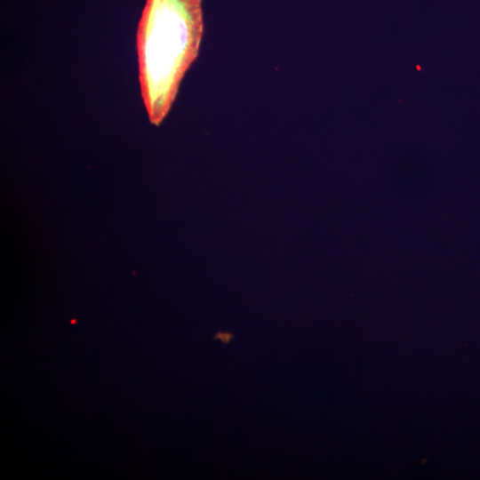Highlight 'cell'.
<instances>
[{
	"label": "cell",
	"mask_w": 480,
	"mask_h": 480,
	"mask_svg": "<svg viewBox=\"0 0 480 480\" xmlns=\"http://www.w3.org/2000/svg\"><path fill=\"white\" fill-rule=\"evenodd\" d=\"M203 0H147L137 29L141 98L159 125L197 58L204 36Z\"/></svg>",
	"instance_id": "obj_1"
},
{
	"label": "cell",
	"mask_w": 480,
	"mask_h": 480,
	"mask_svg": "<svg viewBox=\"0 0 480 480\" xmlns=\"http://www.w3.org/2000/svg\"><path fill=\"white\" fill-rule=\"evenodd\" d=\"M232 333L228 332H217L213 339H220L222 343H228L230 339L233 338Z\"/></svg>",
	"instance_id": "obj_2"
}]
</instances>
